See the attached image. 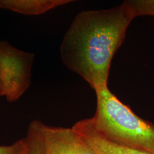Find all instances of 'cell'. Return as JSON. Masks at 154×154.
<instances>
[{
  "label": "cell",
  "instance_id": "obj_1",
  "mask_svg": "<svg viewBox=\"0 0 154 154\" xmlns=\"http://www.w3.org/2000/svg\"><path fill=\"white\" fill-rule=\"evenodd\" d=\"M134 18L126 1L109 9L79 13L61 44L63 63L95 91L107 87L111 61Z\"/></svg>",
  "mask_w": 154,
  "mask_h": 154
},
{
  "label": "cell",
  "instance_id": "obj_2",
  "mask_svg": "<svg viewBox=\"0 0 154 154\" xmlns=\"http://www.w3.org/2000/svg\"><path fill=\"white\" fill-rule=\"evenodd\" d=\"M97 107L90 118L95 130L110 142L154 154V125L137 116L107 87L95 91Z\"/></svg>",
  "mask_w": 154,
  "mask_h": 154
},
{
  "label": "cell",
  "instance_id": "obj_3",
  "mask_svg": "<svg viewBox=\"0 0 154 154\" xmlns=\"http://www.w3.org/2000/svg\"><path fill=\"white\" fill-rule=\"evenodd\" d=\"M34 59L33 53L0 41V81L8 101H16L30 86Z\"/></svg>",
  "mask_w": 154,
  "mask_h": 154
},
{
  "label": "cell",
  "instance_id": "obj_4",
  "mask_svg": "<svg viewBox=\"0 0 154 154\" xmlns=\"http://www.w3.org/2000/svg\"><path fill=\"white\" fill-rule=\"evenodd\" d=\"M28 136L41 154H98L72 128L50 126L34 121L29 127Z\"/></svg>",
  "mask_w": 154,
  "mask_h": 154
},
{
  "label": "cell",
  "instance_id": "obj_5",
  "mask_svg": "<svg viewBox=\"0 0 154 154\" xmlns=\"http://www.w3.org/2000/svg\"><path fill=\"white\" fill-rule=\"evenodd\" d=\"M72 128L98 154H150L110 142L95 130L90 118L77 122Z\"/></svg>",
  "mask_w": 154,
  "mask_h": 154
},
{
  "label": "cell",
  "instance_id": "obj_6",
  "mask_svg": "<svg viewBox=\"0 0 154 154\" xmlns=\"http://www.w3.org/2000/svg\"><path fill=\"white\" fill-rule=\"evenodd\" d=\"M72 1L70 0H0V9L23 15L35 16Z\"/></svg>",
  "mask_w": 154,
  "mask_h": 154
},
{
  "label": "cell",
  "instance_id": "obj_7",
  "mask_svg": "<svg viewBox=\"0 0 154 154\" xmlns=\"http://www.w3.org/2000/svg\"><path fill=\"white\" fill-rule=\"evenodd\" d=\"M134 17L143 16H154V0L126 1Z\"/></svg>",
  "mask_w": 154,
  "mask_h": 154
},
{
  "label": "cell",
  "instance_id": "obj_8",
  "mask_svg": "<svg viewBox=\"0 0 154 154\" xmlns=\"http://www.w3.org/2000/svg\"><path fill=\"white\" fill-rule=\"evenodd\" d=\"M29 143L26 138L9 146H0V154H27Z\"/></svg>",
  "mask_w": 154,
  "mask_h": 154
},
{
  "label": "cell",
  "instance_id": "obj_9",
  "mask_svg": "<svg viewBox=\"0 0 154 154\" xmlns=\"http://www.w3.org/2000/svg\"><path fill=\"white\" fill-rule=\"evenodd\" d=\"M27 139L29 143V150L27 154H41L37 144L30 138L27 136Z\"/></svg>",
  "mask_w": 154,
  "mask_h": 154
},
{
  "label": "cell",
  "instance_id": "obj_10",
  "mask_svg": "<svg viewBox=\"0 0 154 154\" xmlns=\"http://www.w3.org/2000/svg\"><path fill=\"white\" fill-rule=\"evenodd\" d=\"M4 97V90H3L2 84H1V81H0V97Z\"/></svg>",
  "mask_w": 154,
  "mask_h": 154
}]
</instances>
